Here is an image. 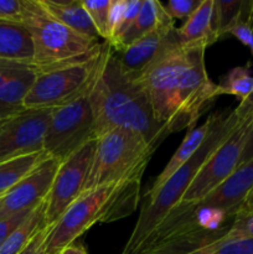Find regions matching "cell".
Here are the masks:
<instances>
[{
    "mask_svg": "<svg viewBox=\"0 0 253 254\" xmlns=\"http://www.w3.org/2000/svg\"><path fill=\"white\" fill-rule=\"evenodd\" d=\"M237 213H253V190L251 191V193L246 198L245 202L242 203Z\"/></svg>",
    "mask_w": 253,
    "mask_h": 254,
    "instance_id": "36",
    "label": "cell"
},
{
    "mask_svg": "<svg viewBox=\"0 0 253 254\" xmlns=\"http://www.w3.org/2000/svg\"><path fill=\"white\" fill-rule=\"evenodd\" d=\"M155 150L135 131L121 128L107 131L97 139L83 192L124 179L143 178Z\"/></svg>",
    "mask_w": 253,
    "mask_h": 254,
    "instance_id": "5",
    "label": "cell"
},
{
    "mask_svg": "<svg viewBox=\"0 0 253 254\" xmlns=\"http://www.w3.org/2000/svg\"><path fill=\"white\" fill-rule=\"evenodd\" d=\"M252 122L253 118L240 122L232 134L203 163L184 197L176 206H190L200 202L238 168Z\"/></svg>",
    "mask_w": 253,
    "mask_h": 254,
    "instance_id": "9",
    "label": "cell"
},
{
    "mask_svg": "<svg viewBox=\"0 0 253 254\" xmlns=\"http://www.w3.org/2000/svg\"><path fill=\"white\" fill-rule=\"evenodd\" d=\"M61 161L46 158L34 171L0 197V220L34 211L45 202Z\"/></svg>",
    "mask_w": 253,
    "mask_h": 254,
    "instance_id": "12",
    "label": "cell"
},
{
    "mask_svg": "<svg viewBox=\"0 0 253 254\" xmlns=\"http://www.w3.org/2000/svg\"><path fill=\"white\" fill-rule=\"evenodd\" d=\"M22 24L31 34L35 52L32 64L39 71L89 59L103 45L57 21L39 0H22Z\"/></svg>",
    "mask_w": 253,
    "mask_h": 254,
    "instance_id": "4",
    "label": "cell"
},
{
    "mask_svg": "<svg viewBox=\"0 0 253 254\" xmlns=\"http://www.w3.org/2000/svg\"><path fill=\"white\" fill-rule=\"evenodd\" d=\"M91 106L97 139L121 128L140 134L156 149L169 135L155 119L141 82L123 71L111 46L92 87Z\"/></svg>",
    "mask_w": 253,
    "mask_h": 254,
    "instance_id": "2",
    "label": "cell"
},
{
    "mask_svg": "<svg viewBox=\"0 0 253 254\" xmlns=\"http://www.w3.org/2000/svg\"><path fill=\"white\" fill-rule=\"evenodd\" d=\"M84 9L88 12L94 27H96L98 36L107 41L108 40V25H109V12H111L112 0H82Z\"/></svg>",
    "mask_w": 253,
    "mask_h": 254,
    "instance_id": "25",
    "label": "cell"
},
{
    "mask_svg": "<svg viewBox=\"0 0 253 254\" xmlns=\"http://www.w3.org/2000/svg\"><path fill=\"white\" fill-rule=\"evenodd\" d=\"M213 0H202L185 24L176 29L179 44L184 47L202 46L207 49L218 40L212 25Z\"/></svg>",
    "mask_w": 253,
    "mask_h": 254,
    "instance_id": "16",
    "label": "cell"
},
{
    "mask_svg": "<svg viewBox=\"0 0 253 254\" xmlns=\"http://www.w3.org/2000/svg\"><path fill=\"white\" fill-rule=\"evenodd\" d=\"M37 74L32 64L0 60V124L25 111L24 102Z\"/></svg>",
    "mask_w": 253,
    "mask_h": 254,
    "instance_id": "13",
    "label": "cell"
},
{
    "mask_svg": "<svg viewBox=\"0 0 253 254\" xmlns=\"http://www.w3.org/2000/svg\"><path fill=\"white\" fill-rule=\"evenodd\" d=\"M230 35L235 36L238 41L242 42L245 46H248L250 45L251 39L253 36V29H251L248 25L243 24V22H237L232 29L228 32Z\"/></svg>",
    "mask_w": 253,
    "mask_h": 254,
    "instance_id": "32",
    "label": "cell"
},
{
    "mask_svg": "<svg viewBox=\"0 0 253 254\" xmlns=\"http://www.w3.org/2000/svg\"><path fill=\"white\" fill-rule=\"evenodd\" d=\"M46 158L49 156L41 151L0 161V197L26 178Z\"/></svg>",
    "mask_w": 253,
    "mask_h": 254,
    "instance_id": "21",
    "label": "cell"
},
{
    "mask_svg": "<svg viewBox=\"0 0 253 254\" xmlns=\"http://www.w3.org/2000/svg\"><path fill=\"white\" fill-rule=\"evenodd\" d=\"M212 254H253V237L225 236Z\"/></svg>",
    "mask_w": 253,
    "mask_h": 254,
    "instance_id": "26",
    "label": "cell"
},
{
    "mask_svg": "<svg viewBox=\"0 0 253 254\" xmlns=\"http://www.w3.org/2000/svg\"><path fill=\"white\" fill-rule=\"evenodd\" d=\"M32 212L34 211H27V212L19 213V215L11 216V217L5 218V220H0V247L29 218V216Z\"/></svg>",
    "mask_w": 253,
    "mask_h": 254,
    "instance_id": "29",
    "label": "cell"
},
{
    "mask_svg": "<svg viewBox=\"0 0 253 254\" xmlns=\"http://www.w3.org/2000/svg\"><path fill=\"white\" fill-rule=\"evenodd\" d=\"M228 237H253V213H237L227 232Z\"/></svg>",
    "mask_w": 253,
    "mask_h": 254,
    "instance_id": "28",
    "label": "cell"
},
{
    "mask_svg": "<svg viewBox=\"0 0 253 254\" xmlns=\"http://www.w3.org/2000/svg\"><path fill=\"white\" fill-rule=\"evenodd\" d=\"M171 20V17L166 14L163 4L155 0H144L141 9L139 11L138 16L134 20L131 26L129 27L128 31L118 40L114 45H109L113 49V51L118 52L128 47L136 40L145 36L146 34L155 30L163 22Z\"/></svg>",
    "mask_w": 253,
    "mask_h": 254,
    "instance_id": "20",
    "label": "cell"
},
{
    "mask_svg": "<svg viewBox=\"0 0 253 254\" xmlns=\"http://www.w3.org/2000/svg\"><path fill=\"white\" fill-rule=\"evenodd\" d=\"M121 181L98 186L82 193L61 216L49 227L45 248L46 254H59L63 248L74 243L96 223H103L109 202Z\"/></svg>",
    "mask_w": 253,
    "mask_h": 254,
    "instance_id": "8",
    "label": "cell"
},
{
    "mask_svg": "<svg viewBox=\"0 0 253 254\" xmlns=\"http://www.w3.org/2000/svg\"><path fill=\"white\" fill-rule=\"evenodd\" d=\"M108 51L109 44L104 41L89 59L39 71L24 102L25 109H54L78 98L94 83Z\"/></svg>",
    "mask_w": 253,
    "mask_h": 254,
    "instance_id": "6",
    "label": "cell"
},
{
    "mask_svg": "<svg viewBox=\"0 0 253 254\" xmlns=\"http://www.w3.org/2000/svg\"><path fill=\"white\" fill-rule=\"evenodd\" d=\"M253 190V159L238 166L218 188L208 193L192 207H207L222 210L237 215L238 210Z\"/></svg>",
    "mask_w": 253,
    "mask_h": 254,
    "instance_id": "15",
    "label": "cell"
},
{
    "mask_svg": "<svg viewBox=\"0 0 253 254\" xmlns=\"http://www.w3.org/2000/svg\"><path fill=\"white\" fill-rule=\"evenodd\" d=\"M201 1L202 0H170L163 6L173 20H188L200 6Z\"/></svg>",
    "mask_w": 253,
    "mask_h": 254,
    "instance_id": "27",
    "label": "cell"
},
{
    "mask_svg": "<svg viewBox=\"0 0 253 254\" xmlns=\"http://www.w3.org/2000/svg\"><path fill=\"white\" fill-rule=\"evenodd\" d=\"M245 0H213L212 25L218 39L240 21Z\"/></svg>",
    "mask_w": 253,
    "mask_h": 254,
    "instance_id": "24",
    "label": "cell"
},
{
    "mask_svg": "<svg viewBox=\"0 0 253 254\" xmlns=\"http://www.w3.org/2000/svg\"><path fill=\"white\" fill-rule=\"evenodd\" d=\"M44 9L52 17L66 25L77 34L97 40L98 32L84 9L82 0H39Z\"/></svg>",
    "mask_w": 253,
    "mask_h": 254,
    "instance_id": "17",
    "label": "cell"
},
{
    "mask_svg": "<svg viewBox=\"0 0 253 254\" xmlns=\"http://www.w3.org/2000/svg\"><path fill=\"white\" fill-rule=\"evenodd\" d=\"M97 139L89 140L60 164L45 201V226L51 227L82 195L96 151Z\"/></svg>",
    "mask_w": 253,
    "mask_h": 254,
    "instance_id": "10",
    "label": "cell"
},
{
    "mask_svg": "<svg viewBox=\"0 0 253 254\" xmlns=\"http://www.w3.org/2000/svg\"><path fill=\"white\" fill-rule=\"evenodd\" d=\"M248 47H250V50H251V54L253 55V36H252V39H251L250 45H248Z\"/></svg>",
    "mask_w": 253,
    "mask_h": 254,
    "instance_id": "38",
    "label": "cell"
},
{
    "mask_svg": "<svg viewBox=\"0 0 253 254\" xmlns=\"http://www.w3.org/2000/svg\"><path fill=\"white\" fill-rule=\"evenodd\" d=\"M220 241H221V240H220ZM220 241H217V242L212 243V245H210V246H206V247H203V248H200V250H197V251H193V252H191V253H188V254H212L213 251H215L216 248H217V246H218V243H220Z\"/></svg>",
    "mask_w": 253,
    "mask_h": 254,
    "instance_id": "37",
    "label": "cell"
},
{
    "mask_svg": "<svg viewBox=\"0 0 253 254\" xmlns=\"http://www.w3.org/2000/svg\"><path fill=\"white\" fill-rule=\"evenodd\" d=\"M42 227H46L45 226V202L35 208L29 218L5 241L4 245L0 247V254H20Z\"/></svg>",
    "mask_w": 253,
    "mask_h": 254,
    "instance_id": "22",
    "label": "cell"
},
{
    "mask_svg": "<svg viewBox=\"0 0 253 254\" xmlns=\"http://www.w3.org/2000/svg\"><path fill=\"white\" fill-rule=\"evenodd\" d=\"M0 20L22 24V0H0Z\"/></svg>",
    "mask_w": 253,
    "mask_h": 254,
    "instance_id": "30",
    "label": "cell"
},
{
    "mask_svg": "<svg viewBox=\"0 0 253 254\" xmlns=\"http://www.w3.org/2000/svg\"><path fill=\"white\" fill-rule=\"evenodd\" d=\"M218 112L211 114L206 122L201 126L195 127L191 130H189V133L186 134L185 139L183 140V143L180 144V146L178 148V150L175 151L171 159L169 160V163L166 164V166L164 168V170L156 176L155 181H154L153 186L150 188V190H156L159 186L163 185L181 165L186 163L196 151L200 149V146L202 145L203 141H205L206 136L210 134V131L212 130L213 126H215L216 121H217Z\"/></svg>",
    "mask_w": 253,
    "mask_h": 254,
    "instance_id": "19",
    "label": "cell"
},
{
    "mask_svg": "<svg viewBox=\"0 0 253 254\" xmlns=\"http://www.w3.org/2000/svg\"><path fill=\"white\" fill-rule=\"evenodd\" d=\"M205 51L202 46H181L176 35L138 78L169 135L195 128L220 97L206 69Z\"/></svg>",
    "mask_w": 253,
    "mask_h": 254,
    "instance_id": "1",
    "label": "cell"
},
{
    "mask_svg": "<svg viewBox=\"0 0 253 254\" xmlns=\"http://www.w3.org/2000/svg\"><path fill=\"white\" fill-rule=\"evenodd\" d=\"M217 86L220 96L232 94L240 98L241 102L247 99L253 92V76L251 74V64L230 69L221 78V82Z\"/></svg>",
    "mask_w": 253,
    "mask_h": 254,
    "instance_id": "23",
    "label": "cell"
},
{
    "mask_svg": "<svg viewBox=\"0 0 253 254\" xmlns=\"http://www.w3.org/2000/svg\"><path fill=\"white\" fill-rule=\"evenodd\" d=\"M93 84L78 98L51 109L44 141L47 156L62 163L89 140L97 139L91 106Z\"/></svg>",
    "mask_w": 253,
    "mask_h": 254,
    "instance_id": "7",
    "label": "cell"
},
{
    "mask_svg": "<svg viewBox=\"0 0 253 254\" xmlns=\"http://www.w3.org/2000/svg\"><path fill=\"white\" fill-rule=\"evenodd\" d=\"M253 159V122L252 126H251L250 131H248L247 139H246L245 146H243L242 154H241V159H240V165H243V164L248 163Z\"/></svg>",
    "mask_w": 253,
    "mask_h": 254,
    "instance_id": "34",
    "label": "cell"
},
{
    "mask_svg": "<svg viewBox=\"0 0 253 254\" xmlns=\"http://www.w3.org/2000/svg\"><path fill=\"white\" fill-rule=\"evenodd\" d=\"M238 124L240 122L236 118L233 111L218 112L217 121L200 149L163 185L159 186L156 190H149L145 193L140 215L122 254H134L138 251L144 241L180 202L203 163L232 134Z\"/></svg>",
    "mask_w": 253,
    "mask_h": 254,
    "instance_id": "3",
    "label": "cell"
},
{
    "mask_svg": "<svg viewBox=\"0 0 253 254\" xmlns=\"http://www.w3.org/2000/svg\"><path fill=\"white\" fill-rule=\"evenodd\" d=\"M175 37L176 29L174 26V20L171 19L160 24L155 30L136 40L122 51L113 52L123 71L138 79Z\"/></svg>",
    "mask_w": 253,
    "mask_h": 254,
    "instance_id": "14",
    "label": "cell"
},
{
    "mask_svg": "<svg viewBox=\"0 0 253 254\" xmlns=\"http://www.w3.org/2000/svg\"><path fill=\"white\" fill-rule=\"evenodd\" d=\"M34 42L21 22L0 20V60L34 64Z\"/></svg>",
    "mask_w": 253,
    "mask_h": 254,
    "instance_id": "18",
    "label": "cell"
},
{
    "mask_svg": "<svg viewBox=\"0 0 253 254\" xmlns=\"http://www.w3.org/2000/svg\"><path fill=\"white\" fill-rule=\"evenodd\" d=\"M59 254H88V253H87V251L84 250L83 246L77 245V243L74 242L72 243V245H69L68 247L63 248V250H62Z\"/></svg>",
    "mask_w": 253,
    "mask_h": 254,
    "instance_id": "35",
    "label": "cell"
},
{
    "mask_svg": "<svg viewBox=\"0 0 253 254\" xmlns=\"http://www.w3.org/2000/svg\"><path fill=\"white\" fill-rule=\"evenodd\" d=\"M235 116L238 119V122H243L246 119L253 118V92L247 99L241 102L235 109Z\"/></svg>",
    "mask_w": 253,
    "mask_h": 254,
    "instance_id": "33",
    "label": "cell"
},
{
    "mask_svg": "<svg viewBox=\"0 0 253 254\" xmlns=\"http://www.w3.org/2000/svg\"><path fill=\"white\" fill-rule=\"evenodd\" d=\"M49 227H42L36 235L32 237L29 245L24 248L20 254H46V248H45V241H46Z\"/></svg>",
    "mask_w": 253,
    "mask_h": 254,
    "instance_id": "31",
    "label": "cell"
},
{
    "mask_svg": "<svg viewBox=\"0 0 253 254\" xmlns=\"http://www.w3.org/2000/svg\"><path fill=\"white\" fill-rule=\"evenodd\" d=\"M51 109H25L0 124V161L44 151Z\"/></svg>",
    "mask_w": 253,
    "mask_h": 254,
    "instance_id": "11",
    "label": "cell"
}]
</instances>
